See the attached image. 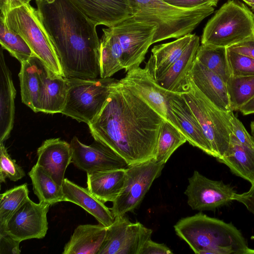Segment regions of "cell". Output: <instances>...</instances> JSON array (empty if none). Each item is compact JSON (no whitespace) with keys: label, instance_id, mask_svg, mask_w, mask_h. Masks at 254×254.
Masks as SVG:
<instances>
[{"label":"cell","instance_id":"4fadbf2b","mask_svg":"<svg viewBox=\"0 0 254 254\" xmlns=\"http://www.w3.org/2000/svg\"><path fill=\"white\" fill-rule=\"evenodd\" d=\"M121 82L141 98L162 118L182 132L181 127L168 107L171 92L161 87L145 68L135 66L128 71Z\"/></svg>","mask_w":254,"mask_h":254},{"label":"cell","instance_id":"f35d334b","mask_svg":"<svg viewBox=\"0 0 254 254\" xmlns=\"http://www.w3.org/2000/svg\"><path fill=\"white\" fill-rule=\"evenodd\" d=\"M168 4L182 9H190L204 6H216L219 0H162Z\"/></svg>","mask_w":254,"mask_h":254},{"label":"cell","instance_id":"d6986e66","mask_svg":"<svg viewBox=\"0 0 254 254\" xmlns=\"http://www.w3.org/2000/svg\"><path fill=\"white\" fill-rule=\"evenodd\" d=\"M190 81L213 105L226 112L232 110L226 83L195 59L189 74Z\"/></svg>","mask_w":254,"mask_h":254},{"label":"cell","instance_id":"f546056e","mask_svg":"<svg viewBox=\"0 0 254 254\" xmlns=\"http://www.w3.org/2000/svg\"><path fill=\"white\" fill-rule=\"evenodd\" d=\"M33 185V190L39 202L50 205L64 201L62 187L40 166L35 164L28 173Z\"/></svg>","mask_w":254,"mask_h":254},{"label":"cell","instance_id":"7402d4cb","mask_svg":"<svg viewBox=\"0 0 254 254\" xmlns=\"http://www.w3.org/2000/svg\"><path fill=\"white\" fill-rule=\"evenodd\" d=\"M62 190L64 201H69L81 207L106 227L113 223L115 217L111 210L87 188L78 186L64 178Z\"/></svg>","mask_w":254,"mask_h":254},{"label":"cell","instance_id":"7dc6e473","mask_svg":"<svg viewBox=\"0 0 254 254\" xmlns=\"http://www.w3.org/2000/svg\"><path fill=\"white\" fill-rule=\"evenodd\" d=\"M250 7H251V11L254 13V4L251 5L250 6Z\"/></svg>","mask_w":254,"mask_h":254},{"label":"cell","instance_id":"7a4b0ae2","mask_svg":"<svg viewBox=\"0 0 254 254\" xmlns=\"http://www.w3.org/2000/svg\"><path fill=\"white\" fill-rule=\"evenodd\" d=\"M38 17L67 78H97L100 74L97 25L71 0H35Z\"/></svg>","mask_w":254,"mask_h":254},{"label":"cell","instance_id":"7bdbcfd3","mask_svg":"<svg viewBox=\"0 0 254 254\" xmlns=\"http://www.w3.org/2000/svg\"><path fill=\"white\" fill-rule=\"evenodd\" d=\"M32 0H0V15L5 16L9 11L29 3Z\"/></svg>","mask_w":254,"mask_h":254},{"label":"cell","instance_id":"b9f144b4","mask_svg":"<svg viewBox=\"0 0 254 254\" xmlns=\"http://www.w3.org/2000/svg\"><path fill=\"white\" fill-rule=\"evenodd\" d=\"M173 252L164 244H160L149 239L144 245L140 254H172Z\"/></svg>","mask_w":254,"mask_h":254},{"label":"cell","instance_id":"3957f363","mask_svg":"<svg viewBox=\"0 0 254 254\" xmlns=\"http://www.w3.org/2000/svg\"><path fill=\"white\" fill-rule=\"evenodd\" d=\"M177 235L197 254H254L241 232L232 223L202 212L180 219Z\"/></svg>","mask_w":254,"mask_h":254},{"label":"cell","instance_id":"603a6c76","mask_svg":"<svg viewBox=\"0 0 254 254\" xmlns=\"http://www.w3.org/2000/svg\"><path fill=\"white\" fill-rule=\"evenodd\" d=\"M0 49V143L3 142L12 129L15 114L14 99L16 90L11 73L6 64L3 52Z\"/></svg>","mask_w":254,"mask_h":254},{"label":"cell","instance_id":"52a82bcc","mask_svg":"<svg viewBox=\"0 0 254 254\" xmlns=\"http://www.w3.org/2000/svg\"><path fill=\"white\" fill-rule=\"evenodd\" d=\"M7 26L19 34L35 56L56 74L64 76L52 43L38 17L37 9L29 3L0 15Z\"/></svg>","mask_w":254,"mask_h":254},{"label":"cell","instance_id":"30bf717a","mask_svg":"<svg viewBox=\"0 0 254 254\" xmlns=\"http://www.w3.org/2000/svg\"><path fill=\"white\" fill-rule=\"evenodd\" d=\"M123 51V66L126 72L139 66L153 44L158 26L132 16L110 28Z\"/></svg>","mask_w":254,"mask_h":254},{"label":"cell","instance_id":"6da1fadb","mask_svg":"<svg viewBox=\"0 0 254 254\" xmlns=\"http://www.w3.org/2000/svg\"><path fill=\"white\" fill-rule=\"evenodd\" d=\"M164 121L119 80L88 127L95 141L110 148L130 166L154 158Z\"/></svg>","mask_w":254,"mask_h":254},{"label":"cell","instance_id":"d6a6232c","mask_svg":"<svg viewBox=\"0 0 254 254\" xmlns=\"http://www.w3.org/2000/svg\"><path fill=\"white\" fill-rule=\"evenodd\" d=\"M0 43L3 49L20 63L36 56L23 38L9 29L1 18H0Z\"/></svg>","mask_w":254,"mask_h":254},{"label":"cell","instance_id":"4dcf8cb0","mask_svg":"<svg viewBox=\"0 0 254 254\" xmlns=\"http://www.w3.org/2000/svg\"><path fill=\"white\" fill-rule=\"evenodd\" d=\"M195 59L226 83L231 76L227 48L201 44L197 50Z\"/></svg>","mask_w":254,"mask_h":254},{"label":"cell","instance_id":"5bb4252c","mask_svg":"<svg viewBox=\"0 0 254 254\" xmlns=\"http://www.w3.org/2000/svg\"><path fill=\"white\" fill-rule=\"evenodd\" d=\"M188 181L184 193L188 205L193 210H215L234 200L237 193L230 185L209 179L197 171L193 172Z\"/></svg>","mask_w":254,"mask_h":254},{"label":"cell","instance_id":"2e32d148","mask_svg":"<svg viewBox=\"0 0 254 254\" xmlns=\"http://www.w3.org/2000/svg\"><path fill=\"white\" fill-rule=\"evenodd\" d=\"M36 164L41 166L60 186L64 180L65 170L71 163L70 143L59 138L45 140L37 151Z\"/></svg>","mask_w":254,"mask_h":254},{"label":"cell","instance_id":"277c9868","mask_svg":"<svg viewBox=\"0 0 254 254\" xmlns=\"http://www.w3.org/2000/svg\"><path fill=\"white\" fill-rule=\"evenodd\" d=\"M127 0L135 18L154 23L158 26L153 44L168 39H178L190 34L214 10L213 6L182 9L162 0Z\"/></svg>","mask_w":254,"mask_h":254},{"label":"cell","instance_id":"f6af8a7d","mask_svg":"<svg viewBox=\"0 0 254 254\" xmlns=\"http://www.w3.org/2000/svg\"><path fill=\"white\" fill-rule=\"evenodd\" d=\"M250 127L251 130V134L254 139V121H252L250 124Z\"/></svg>","mask_w":254,"mask_h":254},{"label":"cell","instance_id":"e0dca14e","mask_svg":"<svg viewBox=\"0 0 254 254\" xmlns=\"http://www.w3.org/2000/svg\"><path fill=\"white\" fill-rule=\"evenodd\" d=\"M168 101L169 109L176 118L187 141L207 155L215 157L199 124L182 95L170 92Z\"/></svg>","mask_w":254,"mask_h":254},{"label":"cell","instance_id":"e575fe53","mask_svg":"<svg viewBox=\"0 0 254 254\" xmlns=\"http://www.w3.org/2000/svg\"><path fill=\"white\" fill-rule=\"evenodd\" d=\"M27 184L15 187L0 195V227L5 225L11 215L29 198Z\"/></svg>","mask_w":254,"mask_h":254},{"label":"cell","instance_id":"4316f807","mask_svg":"<svg viewBox=\"0 0 254 254\" xmlns=\"http://www.w3.org/2000/svg\"><path fill=\"white\" fill-rule=\"evenodd\" d=\"M217 160L235 175L254 184V148L242 144L232 133L228 150Z\"/></svg>","mask_w":254,"mask_h":254},{"label":"cell","instance_id":"8992f818","mask_svg":"<svg viewBox=\"0 0 254 254\" xmlns=\"http://www.w3.org/2000/svg\"><path fill=\"white\" fill-rule=\"evenodd\" d=\"M119 82L111 77L67 78V93L62 114L89 125L102 111Z\"/></svg>","mask_w":254,"mask_h":254},{"label":"cell","instance_id":"ffe728a7","mask_svg":"<svg viewBox=\"0 0 254 254\" xmlns=\"http://www.w3.org/2000/svg\"><path fill=\"white\" fill-rule=\"evenodd\" d=\"M199 46V37L194 34L182 56L156 80L158 84L171 92L182 94L189 92L190 89L189 74Z\"/></svg>","mask_w":254,"mask_h":254},{"label":"cell","instance_id":"d590c367","mask_svg":"<svg viewBox=\"0 0 254 254\" xmlns=\"http://www.w3.org/2000/svg\"><path fill=\"white\" fill-rule=\"evenodd\" d=\"M0 183H5V179L16 182L25 175L23 169L8 154L3 142L0 143Z\"/></svg>","mask_w":254,"mask_h":254},{"label":"cell","instance_id":"836d02e7","mask_svg":"<svg viewBox=\"0 0 254 254\" xmlns=\"http://www.w3.org/2000/svg\"><path fill=\"white\" fill-rule=\"evenodd\" d=\"M232 110L241 107L254 96V76H231L226 82Z\"/></svg>","mask_w":254,"mask_h":254},{"label":"cell","instance_id":"9a60e30c","mask_svg":"<svg viewBox=\"0 0 254 254\" xmlns=\"http://www.w3.org/2000/svg\"><path fill=\"white\" fill-rule=\"evenodd\" d=\"M70 144L72 152L71 163L86 173L126 169L128 167L121 157L98 141L87 145L81 143L76 136H74Z\"/></svg>","mask_w":254,"mask_h":254},{"label":"cell","instance_id":"484cf974","mask_svg":"<svg viewBox=\"0 0 254 254\" xmlns=\"http://www.w3.org/2000/svg\"><path fill=\"white\" fill-rule=\"evenodd\" d=\"M126 169L87 173V189L103 203L107 201L113 202L123 189Z\"/></svg>","mask_w":254,"mask_h":254},{"label":"cell","instance_id":"5b68a950","mask_svg":"<svg viewBox=\"0 0 254 254\" xmlns=\"http://www.w3.org/2000/svg\"><path fill=\"white\" fill-rule=\"evenodd\" d=\"M254 34V14L238 0H228L205 25L201 44L228 48Z\"/></svg>","mask_w":254,"mask_h":254},{"label":"cell","instance_id":"d4e9b609","mask_svg":"<svg viewBox=\"0 0 254 254\" xmlns=\"http://www.w3.org/2000/svg\"><path fill=\"white\" fill-rule=\"evenodd\" d=\"M67 89V77L56 74L45 65L40 112L51 114L62 113L65 106Z\"/></svg>","mask_w":254,"mask_h":254},{"label":"cell","instance_id":"ee69618b","mask_svg":"<svg viewBox=\"0 0 254 254\" xmlns=\"http://www.w3.org/2000/svg\"><path fill=\"white\" fill-rule=\"evenodd\" d=\"M240 111L243 115L254 114V96L241 107Z\"/></svg>","mask_w":254,"mask_h":254},{"label":"cell","instance_id":"74e56055","mask_svg":"<svg viewBox=\"0 0 254 254\" xmlns=\"http://www.w3.org/2000/svg\"><path fill=\"white\" fill-rule=\"evenodd\" d=\"M231 122L232 126L233 133L243 144L254 148V139L244 127L242 123L233 113Z\"/></svg>","mask_w":254,"mask_h":254},{"label":"cell","instance_id":"ab89813d","mask_svg":"<svg viewBox=\"0 0 254 254\" xmlns=\"http://www.w3.org/2000/svg\"><path fill=\"white\" fill-rule=\"evenodd\" d=\"M227 49L254 59V34Z\"/></svg>","mask_w":254,"mask_h":254},{"label":"cell","instance_id":"ba28073f","mask_svg":"<svg viewBox=\"0 0 254 254\" xmlns=\"http://www.w3.org/2000/svg\"><path fill=\"white\" fill-rule=\"evenodd\" d=\"M190 82V91L181 95L199 124L215 158H220L226 153L229 146L233 133L231 118L233 112L219 109Z\"/></svg>","mask_w":254,"mask_h":254},{"label":"cell","instance_id":"44dd1931","mask_svg":"<svg viewBox=\"0 0 254 254\" xmlns=\"http://www.w3.org/2000/svg\"><path fill=\"white\" fill-rule=\"evenodd\" d=\"M45 64L37 57L21 63L19 77L22 103L34 112H40Z\"/></svg>","mask_w":254,"mask_h":254},{"label":"cell","instance_id":"8d00e7d4","mask_svg":"<svg viewBox=\"0 0 254 254\" xmlns=\"http://www.w3.org/2000/svg\"><path fill=\"white\" fill-rule=\"evenodd\" d=\"M227 58L231 76H254V59L228 50Z\"/></svg>","mask_w":254,"mask_h":254},{"label":"cell","instance_id":"cb8c5ba5","mask_svg":"<svg viewBox=\"0 0 254 254\" xmlns=\"http://www.w3.org/2000/svg\"><path fill=\"white\" fill-rule=\"evenodd\" d=\"M194 34H189L176 40L154 46L145 68L155 80L162 76L182 56Z\"/></svg>","mask_w":254,"mask_h":254},{"label":"cell","instance_id":"7c38bea8","mask_svg":"<svg viewBox=\"0 0 254 254\" xmlns=\"http://www.w3.org/2000/svg\"><path fill=\"white\" fill-rule=\"evenodd\" d=\"M50 205L36 203L28 198L0 227V235H8L19 242L43 238L48 229L47 214Z\"/></svg>","mask_w":254,"mask_h":254},{"label":"cell","instance_id":"1f68e13d","mask_svg":"<svg viewBox=\"0 0 254 254\" xmlns=\"http://www.w3.org/2000/svg\"><path fill=\"white\" fill-rule=\"evenodd\" d=\"M186 141V138L179 130L164 121L160 128L154 159L158 163L165 165L174 151Z\"/></svg>","mask_w":254,"mask_h":254},{"label":"cell","instance_id":"f1b7e54d","mask_svg":"<svg viewBox=\"0 0 254 254\" xmlns=\"http://www.w3.org/2000/svg\"><path fill=\"white\" fill-rule=\"evenodd\" d=\"M100 40V74L102 78L111 77L124 69L123 51L120 43L110 28L102 29Z\"/></svg>","mask_w":254,"mask_h":254},{"label":"cell","instance_id":"60d3db41","mask_svg":"<svg viewBox=\"0 0 254 254\" xmlns=\"http://www.w3.org/2000/svg\"><path fill=\"white\" fill-rule=\"evenodd\" d=\"M20 243L8 235H0V253L20 254Z\"/></svg>","mask_w":254,"mask_h":254},{"label":"cell","instance_id":"8fae6325","mask_svg":"<svg viewBox=\"0 0 254 254\" xmlns=\"http://www.w3.org/2000/svg\"><path fill=\"white\" fill-rule=\"evenodd\" d=\"M152 232L139 222H131L125 215L115 217L113 223L107 227L98 254H140Z\"/></svg>","mask_w":254,"mask_h":254},{"label":"cell","instance_id":"ac0fdd59","mask_svg":"<svg viewBox=\"0 0 254 254\" xmlns=\"http://www.w3.org/2000/svg\"><path fill=\"white\" fill-rule=\"evenodd\" d=\"M74 4L97 25L111 28L133 16L127 0H71Z\"/></svg>","mask_w":254,"mask_h":254},{"label":"cell","instance_id":"83f0119b","mask_svg":"<svg viewBox=\"0 0 254 254\" xmlns=\"http://www.w3.org/2000/svg\"><path fill=\"white\" fill-rule=\"evenodd\" d=\"M107 227L101 224L78 226L68 242L63 254H98L104 240Z\"/></svg>","mask_w":254,"mask_h":254},{"label":"cell","instance_id":"9c48e42d","mask_svg":"<svg viewBox=\"0 0 254 254\" xmlns=\"http://www.w3.org/2000/svg\"><path fill=\"white\" fill-rule=\"evenodd\" d=\"M164 165L153 159L126 169L123 189L111 208L114 217L132 212L140 205L153 182L161 175Z\"/></svg>","mask_w":254,"mask_h":254},{"label":"cell","instance_id":"bcb514c9","mask_svg":"<svg viewBox=\"0 0 254 254\" xmlns=\"http://www.w3.org/2000/svg\"><path fill=\"white\" fill-rule=\"evenodd\" d=\"M243 1H244L247 5H249L250 6L254 4V0H242Z\"/></svg>","mask_w":254,"mask_h":254}]
</instances>
